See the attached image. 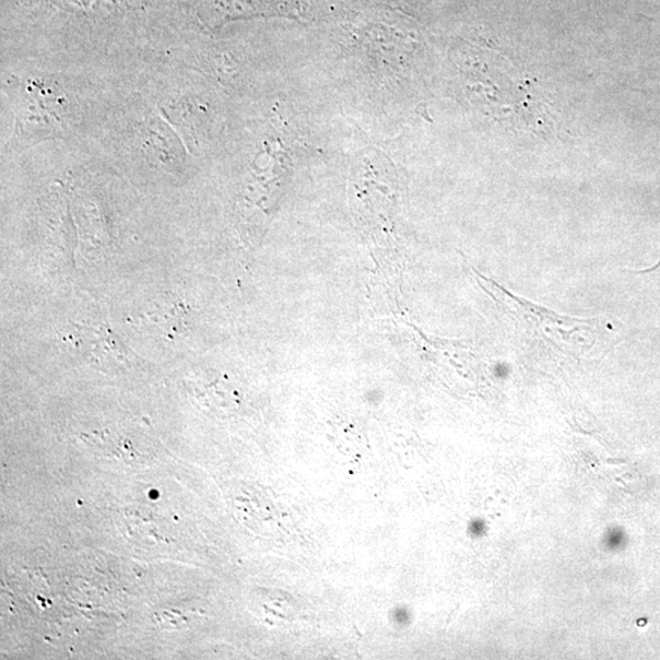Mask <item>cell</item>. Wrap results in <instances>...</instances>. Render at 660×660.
Listing matches in <instances>:
<instances>
[{"label":"cell","instance_id":"1","mask_svg":"<svg viewBox=\"0 0 660 660\" xmlns=\"http://www.w3.org/2000/svg\"><path fill=\"white\" fill-rule=\"evenodd\" d=\"M480 283L505 315L514 319L525 333L543 339L570 355H584L606 333V318H573L553 313L511 294L507 288L480 275Z\"/></svg>","mask_w":660,"mask_h":660},{"label":"cell","instance_id":"2","mask_svg":"<svg viewBox=\"0 0 660 660\" xmlns=\"http://www.w3.org/2000/svg\"><path fill=\"white\" fill-rule=\"evenodd\" d=\"M7 92L15 116L14 148L63 137L68 103L56 87L37 80L13 79L8 81Z\"/></svg>","mask_w":660,"mask_h":660},{"label":"cell","instance_id":"3","mask_svg":"<svg viewBox=\"0 0 660 660\" xmlns=\"http://www.w3.org/2000/svg\"><path fill=\"white\" fill-rule=\"evenodd\" d=\"M188 315L189 308L180 298L174 295L163 296L154 300L148 311L140 315L137 322L158 329L157 332L165 338H173L187 329Z\"/></svg>","mask_w":660,"mask_h":660},{"label":"cell","instance_id":"4","mask_svg":"<svg viewBox=\"0 0 660 660\" xmlns=\"http://www.w3.org/2000/svg\"><path fill=\"white\" fill-rule=\"evenodd\" d=\"M658 270H660V260H659V262H658V264H657V266H655V267H652V268H649V270H646V271H643V272H644V273H645V272H655V271H658Z\"/></svg>","mask_w":660,"mask_h":660}]
</instances>
